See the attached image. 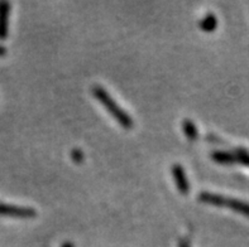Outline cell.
I'll return each mask as SVG.
<instances>
[{
    "mask_svg": "<svg viewBox=\"0 0 249 247\" xmlns=\"http://www.w3.org/2000/svg\"><path fill=\"white\" fill-rule=\"evenodd\" d=\"M213 158H214L216 162H219V163H231V160L234 159V157L231 153H225V151L214 153L213 154Z\"/></svg>",
    "mask_w": 249,
    "mask_h": 247,
    "instance_id": "cell-8",
    "label": "cell"
},
{
    "mask_svg": "<svg viewBox=\"0 0 249 247\" xmlns=\"http://www.w3.org/2000/svg\"><path fill=\"white\" fill-rule=\"evenodd\" d=\"M71 157H72V159L75 160L76 163H81L82 159H84V154H82L81 150L75 149V150L72 151V154H71Z\"/></svg>",
    "mask_w": 249,
    "mask_h": 247,
    "instance_id": "cell-9",
    "label": "cell"
},
{
    "mask_svg": "<svg viewBox=\"0 0 249 247\" xmlns=\"http://www.w3.org/2000/svg\"><path fill=\"white\" fill-rule=\"evenodd\" d=\"M37 212L33 208L20 206H13V204L0 203V216L20 217V218H31L36 217Z\"/></svg>",
    "mask_w": 249,
    "mask_h": 247,
    "instance_id": "cell-3",
    "label": "cell"
},
{
    "mask_svg": "<svg viewBox=\"0 0 249 247\" xmlns=\"http://www.w3.org/2000/svg\"><path fill=\"white\" fill-rule=\"evenodd\" d=\"M216 25H218V20H216V16L214 14H208L200 22V28L205 32H213L216 28Z\"/></svg>",
    "mask_w": 249,
    "mask_h": 247,
    "instance_id": "cell-6",
    "label": "cell"
},
{
    "mask_svg": "<svg viewBox=\"0 0 249 247\" xmlns=\"http://www.w3.org/2000/svg\"><path fill=\"white\" fill-rule=\"evenodd\" d=\"M199 199L201 200V202H204V203L213 204V206L229 207L231 210L237 211L238 213H242L244 216L249 217V204L244 203V202H240V200L238 199L223 197V196L208 193V192H204V193L200 194Z\"/></svg>",
    "mask_w": 249,
    "mask_h": 247,
    "instance_id": "cell-2",
    "label": "cell"
},
{
    "mask_svg": "<svg viewBox=\"0 0 249 247\" xmlns=\"http://www.w3.org/2000/svg\"><path fill=\"white\" fill-rule=\"evenodd\" d=\"M62 247H73V245H72V244H70V242H66V244L63 245Z\"/></svg>",
    "mask_w": 249,
    "mask_h": 247,
    "instance_id": "cell-12",
    "label": "cell"
},
{
    "mask_svg": "<svg viewBox=\"0 0 249 247\" xmlns=\"http://www.w3.org/2000/svg\"><path fill=\"white\" fill-rule=\"evenodd\" d=\"M10 5L5 1L0 3V38L4 39L8 35V20H9Z\"/></svg>",
    "mask_w": 249,
    "mask_h": 247,
    "instance_id": "cell-5",
    "label": "cell"
},
{
    "mask_svg": "<svg viewBox=\"0 0 249 247\" xmlns=\"http://www.w3.org/2000/svg\"><path fill=\"white\" fill-rule=\"evenodd\" d=\"M172 173H174L175 181H176L177 188H178V191L181 192L182 194H187L190 189L189 181H187L186 174H185V170L181 165H174L172 168Z\"/></svg>",
    "mask_w": 249,
    "mask_h": 247,
    "instance_id": "cell-4",
    "label": "cell"
},
{
    "mask_svg": "<svg viewBox=\"0 0 249 247\" xmlns=\"http://www.w3.org/2000/svg\"><path fill=\"white\" fill-rule=\"evenodd\" d=\"M180 247H189V244H187L186 241H182L180 244Z\"/></svg>",
    "mask_w": 249,
    "mask_h": 247,
    "instance_id": "cell-11",
    "label": "cell"
},
{
    "mask_svg": "<svg viewBox=\"0 0 249 247\" xmlns=\"http://www.w3.org/2000/svg\"><path fill=\"white\" fill-rule=\"evenodd\" d=\"M5 53H6L5 48L1 47V46H0V56H4V54H5Z\"/></svg>",
    "mask_w": 249,
    "mask_h": 247,
    "instance_id": "cell-10",
    "label": "cell"
},
{
    "mask_svg": "<svg viewBox=\"0 0 249 247\" xmlns=\"http://www.w3.org/2000/svg\"><path fill=\"white\" fill-rule=\"evenodd\" d=\"M183 132L186 134V136L191 140L197 136V129H196L195 124L193 121H190V120H185L183 121Z\"/></svg>",
    "mask_w": 249,
    "mask_h": 247,
    "instance_id": "cell-7",
    "label": "cell"
},
{
    "mask_svg": "<svg viewBox=\"0 0 249 247\" xmlns=\"http://www.w3.org/2000/svg\"><path fill=\"white\" fill-rule=\"evenodd\" d=\"M92 94H94V96L96 97V99H98V100L100 101L105 107H107V111H109V113H110L111 115L117 119V121L119 122L120 125L124 126V128L126 129L132 128L133 126L132 117H130V116L128 115V114L122 109V107L118 106L117 102H115V101L109 96V94H107L104 88L101 87V86H94V88H92Z\"/></svg>",
    "mask_w": 249,
    "mask_h": 247,
    "instance_id": "cell-1",
    "label": "cell"
}]
</instances>
